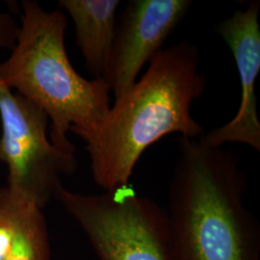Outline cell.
<instances>
[{
	"label": "cell",
	"instance_id": "7",
	"mask_svg": "<svg viewBox=\"0 0 260 260\" xmlns=\"http://www.w3.org/2000/svg\"><path fill=\"white\" fill-rule=\"evenodd\" d=\"M260 2L253 0L245 10L236 11L215 31L231 48L241 84V102L232 121L204 134L213 148L226 143L244 144L260 151V121L255 84L260 71Z\"/></svg>",
	"mask_w": 260,
	"mask_h": 260
},
{
	"label": "cell",
	"instance_id": "4",
	"mask_svg": "<svg viewBox=\"0 0 260 260\" xmlns=\"http://www.w3.org/2000/svg\"><path fill=\"white\" fill-rule=\"evenodd\" d=\"M54 199L81 228L99 260H182L167 209L130 185L95 195L60 185Z\"/></svg>",
	"mask_w": 260,
	"mask_h": 260
},
{
	"label": "cell",
	"instance_id": "1",
	"mask_svg": "<svg viewBox=\"0 0 260 260\" xmlns=\"http://www.w3.org/2000/svg\"><path fill=\"white\" fill-rule=\"evenodd\" d=\"M199 62L198 47L188 42L161 50L141 79L116 98L99 128L82 139L93 180L104 191L129 185L142 154L161 138L204 135L191 114L207 84Z\"/></svg>",
	"mask_w": 260,
	"mask_h": 260
},
{
	"label": "cell",
	"instance_id": "8",
	"mask_svg": "<svg viewBox=\"0 0 260 260\" xmlns=\"http://www.w3.org/2000/svg\"><path fill=\"white\" fill-rule=\"evenodd\" d=\"M120 0H60L74 21L76 45L93 79L106 81Z\"/></svg>",
	"mask_w": 260,
	"mask_h": 260
},
{
	"label": "cell",
	"instance_id": "9",
	"mask_svg": "<svg viewBox=\"0 0 260 260\" xmlns=\"http://www.w3.org/2000/svg\"><path fill=\"white\" fill-rule=\"evenodd\" d=\"M17 193L15 229L4 260H50L49 236L43 208L26 196Z\"/></svg>",
	"mask_w": 260,
	"mask_h": 260
},
{
	"label": "cell",
	"instance_id": "6",
	"mask_svg": "<svg viewBox=\"0 0 260 260\" xmlns=\"http://www.w3.org/2000/svg\"><path fill=\"white\" fill-rule=\"evenodd\" d=\"M190 0H130L117 21L106 82L115 98L136 83L144 66L163 50Z\"/></svg>",
	"mask_w": 260,
	"mask_h": 260
},
{
	"label": "cell",
	"instance_id": "10",
	"mask_svg": "<svg viewBox=\"0 0 260 260\" xmlns=\"http://www.w3.org/2000/svg\"><path fill=\"white\" fill-rule=\"evenodd\" d=\"M19 23L14 17L7 12L0 11V50H12L15 47Z\"/></svg>",
	"mask_w": 260,
	"mask_h": 260
},
{
	"label": "cell",
	"instance_id": "3",
	"mask_svg": "<svg viewBox=\"0 0 260 260\" xmlns=\"http://www.w3.org/2000/svg\"><path fill=\"white\" fill-rule=\"evenodd\" d=\"M67 27L63 12L23 0L16 44L0 63V78L47 114L51 143L75 153L68 132L84 139L98 129L110 109L111 91L106 81L75 71L67 53Z\"/></svg>",
	"mask_w": 260,
	"mask_h": 260
},
{
	"label": "cell",
	"instance_id": "5",
	"mask_svg": "<svg viewBox=\"0 0 260 260\" xmlns=\"http://www.w3.org/2000/svg\"><path fill=\"white\" fill-rule=\"evenodd\" d=\"M0 162L7 166V186L43 209L75 173V153L55 147L47 135L49 119L37 105L14 93L0 78Z\"/></svg>",
	"mask_w": 260,
	"mask_h": 260
},
{
	"label": "cell",
	"instance_id": "2",
	"mask_svg": "<svg viewBox=\"0 0 260 260\" xmlns=\"http://www.w3.org/2000/svg\"><path fill=\"white\" fill-rule=\"evenodd\" d=\"M167 209L182 260H260V225L245 205L240 157L204 135L179 136Z\"/></svg>",
	"mask_w": 260,
	"mask_h": 260
}]
</instances>
